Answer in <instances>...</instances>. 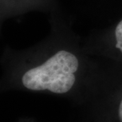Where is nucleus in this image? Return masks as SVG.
Here are the masks:
<instances>
[{"instance_id": "nucleus-1", "label": "nucleus", "mask_w": 122, "mask_h": 122, "mask_svg": "<svg viewBox=\"0 0 122 122\" xmlns=\"http://www.w3.org/2000/svg\"><path fill=\"white\" fill-rule=\"evenodd\" d=\"M79 60L74 54L60 50L41 65L28 70L21 78L23 86L31 91H49L65 94L75 82Z\"/></svg>"}, {"instance_id": "nucleus-2", "label": "nucleus", "mask_w": 122, "mask_h": 122, "mask_svg": "<svg viewBox=\"0 0 122 122\" xmlns=\"http://www.w3.org/2000/svg\"><path fill=\"white\" fill-rule=\"evenodd\" d=\"M115 36H116V47L120 49L122 52V21H121L117 25L115 30Z\"/></svg>"}, {"instance_id": "nucleus-3", "label": "nucleus", "mask_w": 122, "mask_h": 122, "mask_svg": "<svg viewBox=\"0 0 122 122\" xmlns=\"http://www.w3.org/2000/svg\"><path fill=\"white\" fill-rule=\"evenodd\" d=\"M117 116H118V119L120 122H122V99L121 100L120 104L118 106V109H117Z\"/></svg>"}]
</instances>
